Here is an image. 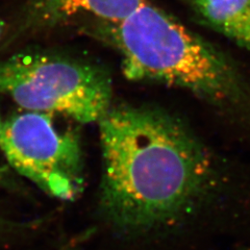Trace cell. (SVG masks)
Returning <instances> with one entry per match:
<instances>
[{
  "mask_svg": "<svg viewBox=\"0 0 250 250\" xmlns=\"http://www.w3.org/2000/svg\"><path fill=\"white\" fill-rule=\"evenodd\" d=\"M234 250H250V245H244V246H239Z\"/></svg>",
  "mask_w": 250,
  "mask_h": 250,
  "instance_id": "8",
  "label": "cell"
},
{
  "mask_svg": "<svg viewBox=\"0 0 250 250\" xmlns=\"http://www.w3.org/2000/svg\"><path fill=\"white\" fill-rule=\"evenodd\" d=\"M3 27H4V23L1 20H0V37H1V34L3 31Z\"/></svg>",
  "mask_w": 250,
  "mask_h": 250,
  "instance_id": "9",
  "label": "cell"
},
{
  "mask_svg": "<svg viewBox=\"0 0 250 250\" xmlns=\"http://www.w3.org/2000/svg\"><path fill=\"white\" fill-rule=\"evenodd\" d=\"M203 25L250 52V0H188Z\"/></svg>",
  "mask_w": 250,
  "mask_h": 250,
  "instance_id": "6",
  "label": "cell"
},
{
  "mask_svg": "<svg viewBox=\"0 0 250 250\" xmlns=\"http://www.w3.org/2000/svg\"><path fill=\"white\" fill-rule=\"evenodd\" d=\"M104 24L129 81L188 90L250 135V78L224 51L147 0L126 18Z\"/></svg>",
  "mask_w": 250,
  "mask_h": 250,
  "instance_id": "2",
  "label": "cell"
},
{
  "mask_svg": "<svg viewBox=\"0 0 250 250\" xmlns=\"http://www.w3.org/2000/svg\"><path fill=\"white\" fill-rule=\"evenodd\" d=\"M53 114L26 111L3 120L0 150L6 165L42 191L74 200L83 187L80 136L61 128Z\"/></svg>",
  "mask_w": 250,
  "mask_h": 250,
  "instance_id": "4",
  "label": "cell"
},
{
  "mask_svg": "<svg viewBox=\"0 0 250 250\" xmlns=\"http://www.w3.org/2000/svg\"><path fill=\"white\" fill-rule=\"evenodd\" d=\"M2 125H3V120L1 119V116H0V138H1V130H2ZM1 152V150H0ZM9 167L7 165H0V184H3L6 181L7 177V168Z\"/></svg>",
  "mask_w": 250,
  "mask_h": 250,
  "instance_id": "7",
  "label": "cell"
},
{
  "mask_svg": "<svg viewBox=\"0 0 250 250\" xmlns=\"http://www.w3.org/2000/svg\"><path fill=\"white\" fill-rule=\"evenodd\" d=\"M146 0H29L27 24L53 27L80 15H92L114 23L126 18Z\"/></svg>",
  "mask_w": 250,
  "mask_h": 250,
  "instance_id": "5",
  "label": "cell"
},
{
  "mask_svg": "<svg viewBox=\"0 0 250 250\" xmlns=\"http://www.w3.org/2000/svg\"><path fill=\"white\" fill-rule=\"evenodd\" d=\"M0 94L26 111L99 122L112 107L109 75L84 61L47 52H20L0 62Z\"/></svg>",
  "mask_w": 250,
  "mask_h": 250,
  "instance_id": "3",
  "label": "cell"
},
{
  "mask_svg": "<svg viewBox=\"0 0 250 250\" xmlns=\"http://www.w3.org/2000/svg\"><path fill=\"white\" fill-rule=\"evenodd\" d=\"M98 123L100 212L113 229L191 250L250 245V164L159 107L112 106Z\"/></svg>",
  "mask_w": 250,
  "mask_h": 250,
  "instance_id": "1",
  "label": "cell"
}]
</instances>
